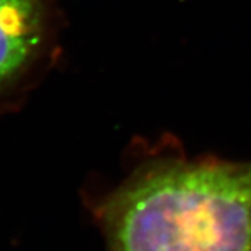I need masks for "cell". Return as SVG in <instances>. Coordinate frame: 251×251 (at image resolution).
<instances>
[{"label": "cell", "instance_id": "6da1fadb", "mask_svg": "<svg viewBox=\"0 0 251 251\" xmlns=\"http://www.w3.org/2000/svg\"><path fill=\"white\" fill-rule=\"evenodd\" d=\"M88 208L106 251H251V159L148 151Z\"/></svg>", "mask_w": 251, "mask_h": 251}, {"label": "cell", "instance_id": "7a4b0ae2", "mask_svg": "<svg viewBox=\"0 0 251 251\" xmlns=\"http://www.w3.org/2000/svg\"><path fill=\"white\" fill-rule=\"evenodd\" d=\"M57 0H0V115L18 106L59 53Z\"/></svg>", "mask_w": 251, "mask_h": 251}]
</instances>
